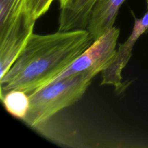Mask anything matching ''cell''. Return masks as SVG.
Returning <instances> with one entry per match:
<instances>
[{
  "label": "cell",
  "instance_id": "6da1fadb",
  "mask_svg": "<svg viewBox=\"0 0 148 148\" xmlns=\"http://www.w3.org/2000/svg\"><path fill=\"white\" fill-rule=\"evenodd\" d=\"M95 41L87 29L32 33L8 72L0 78V95L12 90L30 94L67 69Z\"/></svg>",
  "mask_w": 148,
  "mask_h": 148
},
{
  "label": "cell",
  "instance_id": "7a4b0ae2",
  "mask_svg": "<svg viewBox=\"0 0 148 148\" xmlns=\"http://www.w3.org/2000/svg\"><path fill=\"white\" fill-rule=\"evenodd\" d=\"M94 77L88 72L77 74L33 91L29 94L30 108L23 121L33 128L46 122L61 110L79 101Z\"/></svg>",
  "mask_w": 148,
  "mask_h": 148
},
{
  "label": "cell",
  "instance_id": "3957f363",
  "mask_svg": "<svg viewBox=\"0 0 148 148\" xmlns=\"http://www.w3.org/2000/svg\"><path fill=\"white\" fill-rule=\"evenodd\" d=\"M119 34V28L116 27L108 30L95 40L67 69L52 79L50 83L77 74L88 72L95 76L102 72L108 67L116 53V46Z\"/></svg>",
  "mask_w": 148,
  "mask_h": 148
},
{
  "label": "cell",
  "instance_id": "277c9868",
  "mask_svg": "<svg viewBox=\"0 0 148 148\" xmlns=\"http://www.w3.org/2000/svg\"><path fill=\"white\" fill-rule=\"evenodd\" d=\"M148 32V10L141 18L134 17V25L130 37L122 44L119 45L115 56L102 73L101 85H110L116 91L122 92L127 85L122 82L121 72L127 66L132 53L133 48L142 35Z\"/></svg>",
  "mask_w": 148,
  "mask_h": 148
},
{
  "label": "cell",
  "instance_id": "5b68a950",
  "mask_svg": "<svg viewBox=\"0 0 148 148\" xmlns=\"http://www.w3.org/2000/svg\"><path fill=\"white\" fill-rule=\"evenodd\" d=\"M36 22L22 13L17 21L2 36H0V78L11 68L33 33Z\"/></svg>",
  "mask_w": 148,
  "mask_h": 148
},
{
  "label": "cell",
  "instance_id": "8992f818",
  "mask_svg": "<svg viewBox=\"0 0 148 148\" xmlns=\"http://www.w3.org/2000/svg\"><path fill=\"white\" fill-rule=\"evenodd\" d=\"M125 0H98L93 7L87 30L94 40L114 27L119 10Z\"/></svg>",
  "mask_w": 148,
  "mask_h": 148
},
{
  "label": "cell",
  "instance_id": "52a82bcc",
  "mask_svg": "<svg viewBox=\"0 0 148 148\" xmlns=\"http://www.w3.org/2000/svg\"><path fill=\"white\" fill-rule=\"evenodd\" d=\"M98 0H69L61 9L59 31L86 29L93 7Z\"/></svg>",
  "mask_w": 148,
  "mask_h": 148
},
{
  "label": "cell",
  "instance_id": "ba28073f",
  "mask_svg": "<svg viewBox=\"0 0 148 148\" xmlns=\"http://www.w3.org/2000/svg\"><path fill=\"white\" fill-rule=\"evenodd\" d=\"M6 111L15 118L23 120L30 108V96L20 90H12L0 95Z\"/></svg>",
  "mask_w": 148,
  "mask_h": 148
},
{
  "label": "cell",
  "instance_id": "9c48e42d",
  "mask_svg": "<svg viewBox=\"0 0 148 148\" xmlns=\"http://www.w3.org/2000/svg\"><path fill=\"white\" fill-rule=\"evenodd\" d=\"M25 0H0V35L7 31L25 11Z\"/></svg>",
  "mask_w": 148,
  "mask_h": 148
},
{
  "label": "cell",
  "instance_id": "30bf717a",
  "mask_svg": "<svg viewBox=\"0 0 148 148\" xmlns=\"http://www.w3.org/2000/svg\"><path fill=\"white\" fill-rule=\"evenodd\" d=\"M54 0H25V11L30 19L36 22L49 10Z\"/></svg>",
  "mask_w": 148,
  "mask_h": 148
},
{
  "label": "cell",
  "instance_id": "8fae6325",
  "mask_svg": "<svg viewBox=\"0 0 148 148\" xmlns=\"http://www.w3.org/2000/svg\"><path fill=\"white\" fill-rule=\"evenodd\" d=\"M58 1H59V5H60V8H62V7H63L64 6L67 4L69 0H58Z\"/></svg>",
  "mask_w": 148,
  "mask_h": 148
},
{
  "label": "cell",
  "instance_id": "7c38bea8",
  "mask_svg": "<svg viewBox=\"0 0 148 148\" xmlns=\"http://www.w3.org/2000/svg\"><path fill=\"white\" fill-rule=\"evenodd\" d=\"M147 10H148V0H147Z\"/></svg>",
  "mask_w": 148,
  "mask_h": 148
}]
</instances>
